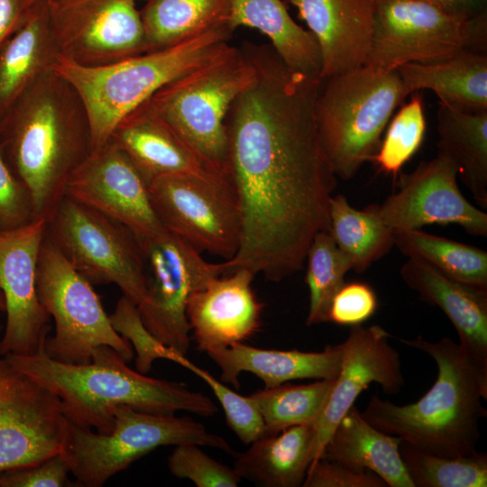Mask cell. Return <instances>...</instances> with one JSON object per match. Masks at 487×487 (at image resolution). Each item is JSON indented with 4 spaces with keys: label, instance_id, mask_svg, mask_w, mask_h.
I'll list each match as a JSON object with an SVG mask.
<instances>
[{
    "label": "cell",
    "instance_id": "obj_17",
    "mask_svg": "<svg viewBox=\"0 0 487 487\" xmlns=\"http://www.w3.org/2000/svg\"><path fill=\"white\" fill-rule=\"evenodd\" d=\"M400 174L399 190L373 204L381 220L394 233L424 225L455 224L474 236H487V214L472 205L457 184V168L445 153Z\"/></svg>",
    "mask_w": 487,
    "mask_h": 487
},
{
    "label": "cell",
    "instance_id": "obj_33",
    "mask_svg": "<svg viewBox=\"0 0 487 487\" xmlns=\"http://www.w3.org/2000/svg\"><path fill=\"white\" fill-rule=\"evenodd\" d=\"M394 245L409 258L422 261L458 281L487 288V253L420 229L394 234Z\"/></svg>",
    "mask_w": 487,
    "mask_h": 487
},
{
    "label": "cell",
    "instance_id": "obj_19",
    "mask_svg": "<svg viewBox=\"0 0 487 487\" xmlns=\"http://www.w3.org/2000/svg\"><path fill=\"white\" fill-rule=\"evenodd\" d=\"M390 337L379 325H360L351 326L347 338L340 344V369L324 408L314 422L311 464L321 458L334 428L362 391L372 383H378L387 394H396L403 388L400 354L390 344Z\"/></svg>",
    "mask_w": 487,
    "mask_h": 487
},
{
    "label": "cell",
    "instance_id": "obj_28",
    "mask_svg": "<svg viewBox=\"0 0 487 487\" xmlns=\"http://www.w3.org/2000/svg\"><path fill=\"white\" fill-rule=\"evenodd\" d=\"M397 71L408 95L429 89L452 107L487 111V55L483 52L464 51L437 62L407 63Z\"/></svg>",
    "mask_w": 487,
    "mask_h": 487
},
{
    "label": "cell",
    "instance_id": "obj_7",
    "mask_svg": "<svg viewBox=\"0 0 487 487\" xmlns=\"http://www.w3.org/2000/svg\"><path fill=\"white\" fill-rule=\"evenodd\" d=\"M253 78L250 60L240 47L229 45L161 87L148 102L202 161L226 176L225 118L231 105Z\"/></svg>",
    "mask_w": 487,
    "mask_h": 487
},
{
    "label": "cell",
    "instance_id": "obj_34",
    "mask_svg": "<svg viewBox=\"0 0 487 487\" xmlns=\"http://www.w3.org/2000/svg\"><path fill=\"white\" fill-rule=\"evenodd\" d=\"M335 378L317 380L308 384L289 381L271 388L264 387L249 395L261 415L263 435H275L290 427L314 423Z\"/></svg>",
    "mask_w": 487,
    "mask_h": 487
},
{
    "label": "cell",
    "instance_id": "obj_9",
    "mask_svg": "<svg viewBox=\"0 0 487 487\" xmlns=\"http://www.w3.org/2000/svg\"><path fill=\"white\" fill-rule=\"evenodd\" d=\"M40 300L54 319L55 333L45 353L67 363H87L102 345L115 349L127 363L134 357L130 343L113 327L92 283L66 259L47 233L37 263Z\"/></svg>",
    "mask_w": 487,
    "mask_h": 487
},
{
    "label": "cell",
    "instance_id": "obj_3",
    "mask_svg": "<svg viewBox=\"0 0 487 487\" xmlns=\"http://www.w3.org/2000/svg\"><path fill=\"white\" fill-rule=\"evenodd\" d=\"M4 358L14 369L58 396L70 422L97 432L112 429V411L118 405L160 415H175L182 410L211 417L217 411L207 395L183 383L133 370L106 345L97 347L87 363L59 362L44 350L32 355L6 354Z\"/></svg>",
    "mask_w": 487,
    "mask_h": 487
},
{
    "label": "cell",
    "instance_id": "obj_49",
    "mask_svg": "<svg viewBox=\"0 0 487 487\" xmlns=\"http://www.w3.org/2000/svg\"><path fill=\"white\" fill-rule=\"evenodd\" d=\"M1 330H2V326L0 325V333H1Z\"/></svg>",
    "mask_w": 487,
    "mask_h": 487
},
{
    "label": "cell",
    "instance_id": "obj_14",
    "mask_svg": "<svg viewBox=\"0 0 487 487\" xmlns=\"http://www.w3.org/2000/svg\"><path fill=\"white\" fill-rule=\"evenodd\" d=\"M60 56L99 67L147 51L136 0H52L46 3Z\"/></svg>",
    "mask_w": 487,
    "mask_h": 487
},
{
    "label": "cell",
    "instance_id": "obj_37",
    "mask_svg": "<svg viewBox=\"0 0 487 487\" xmlns=\"http://www.w3.org/2000/svg\"><path fill=\"white\" fill-rule=\"evenodd\" d=\"M426 129L423 99L417 92L391 121L380 148L371 161L382 172L396 177L420 147Z\"/></svg>",
    "mask_w": 487,
    "mask_h": 487
},
{
    "label": "cell",
    "instance_id": "obj_8",
    "mask_svg": "<svg viewBox=\"0 0 487 487\" xmlns=\"http://www.w3.org/2000/svg\"><path fill=\"white\" fill-rule=\"evenodd\" d=\"M107 433L79 427L68 419L60 455L77 482L101 487L117 473L152 451L166 446L195 444L234 455L221 436L190 418L160 415L118 405Z\"/></svg>",
    "mask_w": 487,
    "mask_h": 487
},
{
    "label": "cell",
    "instance_id": "obj_44",
    "mask_svg": "<svg viewBox=\"0 0 487 487\" xmlns=\"http://www.w3.org/2000/svg\"><path fill=\"white\" fill-rule=\"evenodd\" d=\"M69 468L60 454L37 464L0 473V487H60Z\"/></svg>",
    "mask_w": 487,
    "mask_h": 487
},
{
    "label": "cell",
    "instance_id": "obj_6",
    "mask_svg": "<svg viewBox=\"0 0 487 487\" xmlns=\"http://www.w3.org/2000/svg\"><path fill=\"white\" fill-rule=\"evenodd\" d=\"M408 96L397 70L364 65L322 80L317 132L336 177L350 179L372 161L392 113Z\"/></svg>",
    "mask_w": 487,
    "mask_h": 487
},
{
    "label": "cell",
    "instance_id": "obj_4",
    "mask_svg": "<svg viewBox=\"0 0 487 487\" xmlns=\"http://www.w3.org/2000/svg\"><path fill=\"white\" fill-rule=\"evenodd\" d=\"M400 341L436 362V380L418 401L406 405L373 394L363 417L377 429L428 454L456 457L477 452L480 422L487 414L482 404L487 400V382L449 337Z\"/></svg>",
    "mask_w": 487,
    "mask_h": 487
},
{
    "label": "cell",
    "instance_id": "obj_30",
    "mask_svg": "<svg viewBox=\"0 0 487 487\" xmlns=\"http://www.w3.org/2000/svg\"><path fill=\"white\" fill-rule=\"evenodd\" d=\"M438 152L455 164L477 204L487 207V111L467 112L439 102Z\"/></svg>",
    "mask_w": 487,
    "mask_h": 487
},
{
    "label": "cell",
    "instance_id": "obj_11",
    "mask_svg": "<svg viewBox=\"0 0 487 487\" xmlns=\"http://www.w3.org/2000/svg\"><path fill=\"white\" fill-rule=\"evenodd\" d=\"M47 234L91 283H114L137 308L144 303L143 254L126 226L65 196L48 221Z\"/></svg>",
    "mask_w": 487,
    "mask_h": 487
},
{
    "label": "cell",
    "instance_id": "obj_23",
    "mask_svg": "<svg viewBox=\"0 0 487 487\" xmlns=\"http://www.w3.org/2000/svg\"><path fill=\"white\" fill-rule=\"evenodd\" d=\"M108 140L128 156L147 184L165 175H223L202 161L148 100L123 117Z\"/></svg>",
    "mask_w": 487,
    "mask_h": 487
},
{
    "label": "cell",
    "instance_id": "obj_16",
    "mask_svg": "<svg viewBox=\"0 0 487 487\" xmlns=\"http://www.w3.org/2000/svg\"><path fill=\"white\" fill-rule=\"evenodd\" d=\"M48 221L37 218L0 230V289L6 322L0 354L32 355L44 350L51 317L37 290V263Z\"/></svg>",
    "mask_w": 487,
    "mask_h": 487
},
{
    "label": "cell",
    "instance_id": "obj_48",
    "mask_svg": "<svg viewBox=\"0 0 487 487\" xmlns=\"http://www.w3.org/2000/svg\"><path fill=\"white\" fill-rule=\"evenodd\" d=\"M31 5H35L37 4H40V3H48V2H51L52 0H27Z\"/></svg>",
    "mask_w": 487,
    "mask_h": 487
},
{
    "label": "cell",
    "instance_id": "obj_38",
    "mask_svg": "<svg viewBox=\"0 0 487 487\" xmlns=\"http://www.w3.org/2000/svg\"><path fill=\"white\" fill-rule=\"evenodd\" d=\"M171 362L188 369L206 382L222 406L228 427L242 443L250 445L264 434L261 415L249 396L231 390L209 372L193 363L185 354L176 352Z\"/></svg>",
    "mask_w": 487,
    "mask_h": 487
},
{
    "label": "cell",
    "instance_id": "obj_5",
    "mask_svg": "<svg viewBox=\"0 0 487 487\" xmlns=\"http://www.w3.org/2000/svg\"><path fill=\"white\" fill-rule=\"evenodd\" d=\"M233 32L222 24L177 44L99 67L80 66L59 56L53 69L83 100L94 150L108 141L123 117L161 87L225 51Z\"/></svg>",
    "mask_w": 487,
    "mask_h": 487
},
{
    "label": "cell",
    "instance_id": "obj_21",
    "mask_svg": "<svg viewBox=\"0 0 487 487\" xmlns=\"http://www.w3.org/2000/svg\"><path fill=\"white\" fill-rule=\"evenodd\" d=\"M315 36L321 79L365 65L372 45L375 0H288Z\"/></svg>",
    "mask_w": 487,
    "mask_h": 487
},
{
    "label": "cell",
    "instance_id": "obj_42",
    "mask_svg": "<svg viewBox=\"0 0 487 487\" xmlns=\"http://www.w3.org/2000/svg\"><path fill=\"white\" fill-rule=\"evenodd\" d=\"M32 220L31 196L0 152V230L17 228Z\"/></svg>",
    "mask_w": 487,
    "mask_h": 487
},
{
    "label": "cell",
    "instance_id": "obj_24",
    "mask_svg": "<svg viewBox=\"0 0 487 487\" xmlns=\"http://www.w3.org/2000/svg\"><path fill=\"white\" fill-rule=\"evenodd\" d=\"M221 372V381L239 389V376L251 372L265 388L294 380L333 379L341 363V345H327L321 352L262 349L236 343L228 347L206 352Z\"/></svg>",
    "mask_w": 487,
    "mask_h": 487
},
{
    "label": "cell",
    "instance_id": "obj_25",
    "mask_svg": "<svg viewBox=\"0 0 487 487\" xmlns=\"http://www.w3.org/2000/svg\"><path fill=\"white\" fill-rule=\"evenodd\" d=\"M401 439L371 425L354 405L334 428L321 458L375 473L390 487H414L400 453Z\"/></svg>",
    "mask_w": 487,
    "mask_h": 487
},
{
    "label": "cell",
    "instance_id": "obj_26",
    "mask_svg": "<svg viewBox=\"0 0 487 487\" xmlns=\"http://www.w3.org/2000/svg\"><path fill=\"white\" fill-rule=\"evenodd\" d=\"M59 56L46 3L37 4L0 48V121Z\"/></svg>",
    "mask_w": 487,
    "mask_h": 487
},
{
    "label": "cell",
    "instance_id": "obj_31",
    "mask_svg": "<svg viewBox=\"0 0 487 487\" xmlns=\"http://www.w3.org/2000/svg\"><path fill=\"white\" fill-rule=\"evenodd\" d=\"M229 6L230 0H147L140 10L146 52L227 24Z\"/></svg>",
    "mask_w": 487,
    "mask_h": 487
},
{
    "label": "cell",
    "instance_id": "obj_50",
    "mask_svg": "<svg viewBox=\"0 0 487 487\" xmlns=\"http://www.w3.org/2000/svg\"><path fill=\"white\" fill-rule=\"evenodd\" d=\"M284 2H287L288 0H283Z\"/></svg>",
    "mask_w": 487,
    "mask_h": 487
},
{
    "label": "cell",
    "instance_id": "obj_40",
    "mask_svg": "<svg viewBox=\"0 0 487 487\" xmlns=\"http://www.w3.org/2000/svg\"><path fill=\"white\" fill-rule=\"evenodd\" d=\"M201 446H175L168 457L171 474L191 481L197 487H236L242 479L229 467L207 455Z\"/></svg>",
    "mask_w": 487,
    "mask_h": 487
},
{
    "label": "cell",
    "instance_id": "obj_45",
    "mask_svg": "<svg viewBox=\"0 0 487 487\" xmlns=\"http://www.w3.org/2000/svg\"><path fill=\"white\" fill-rule=\"evenodd\" d=\"M33 6L27 0H0V48L22 25Z\"/></svg>",
    "mask_w": 487,
    "mask_h": 487
},
{
    "label": "cell",
    "instance_id": "obj_12",
    "mask_svg": "<svg viewBox=\"0 0 487 487\" xmlns=\"http://www.w3.org/2000/svg\"><path fill=\"white\" fill-rule=\"evenodd\" d=\"M137 239L147 278L146 299L137 308L141 318L162 344L186 355L190 346L188 300L210 280L226 273L225 261L207 262L200 252L166 229Z\"/></svg>",
    "mask_w": 487,
    "mask_h": 487
},
{
    "label": "cell",
    "instance_id": "obj_20",
    "mask_svg": "<svg viewBox=\"0 0 487 487\" xmlns=\"http://www.w3.org/2000/svg\"><path fill=\"white\" fill-rule=\"evenodd\" d=\"M254 274L240 268L195 291L186 314L198 349L207 352L244 343L262 325L263 304L252 282Z\"/></svg>",
    "mask_w": 487,
    "mask_h": 487
},
{
    "label": "cell",
    "instance_id": "obj_41",
    "mask_svg": "<svg viewBox=\"0 0 487 487\" xmlns=\"http://www.w3.org/2000/svg\"><path fill=\"white\" fill-rule=\"evenodd\" d=\"M378 299L373 289L362 281L345 282L334 296L327 322L339 326H360L376 311Z\"/></svg>",
    "mask_w": 487,
    "mask_h": 487
},
{
    "label": "cell",
    "instance_id": "obj_47",
    "mask_svg": "<svg viewBox=\"0 0 487 487\" xmlns=\"http://www.w3.org/2000/svg\"><path fill=\"white\" fill-rule=\"evenodd\" d=\"M5 299L4 295L2 293V290L0 289V312H5Z\"/></svg>",
    "mask_w": 487,
    "mask_h": 487
},
{
    "label": "cell",
    "instance_id": "obj_32",
    "mask_svg": "<svg viewBox=\"0 0 487 487\" xmlns=\"http://www.w3.org/2000/svg\"><path fill=\"white\" fill-rule=\"evenodd\" d=\"M329 221L330 234L357 273L365 271L394 245L395 233L381 220L373 204L358 210L344 195L331 197Z\"/></svg>",
    "mask_w": 487,
    "mask_h": 487
},
{
    "label": "cell",
    "instance_id": "obj_22",
    "mask_svg": "<svg viewBox=\"0 0 487 487\" xmlns=\"http://www.w3.org/2000/svg\"><path fill=\"white\" fill-rule=\"evenodd\" d=\"M400 274L421 300L442 309L458 334L460 348L487 382V288L458 281L412 258Z\"/></svg>",
    "mask_w": 487,
    "mask_h": 487
},
{
    "label": "cell",
    "instance_id": "obj_39",
    "mask_svg": "<svg viewBox=\"0 0 487 487\" xmlns=\"http://www.w3.org/2000/svg\"><path fill=\"white\" fill-rule=\"evenodd\" d=\"M109 318L115 330L132 345L138 372H149L157 359L171 360L176 350L162 344L147 329L137 306L128 298L123 295L119 299Z\"/></svg>",
    "mask_w": 487,
    "mask_h": 487
},
{
    "label": "cell",
    "instance_id": "obj_35",
    "mask_svg": "<svg viewBox=\"0 0 487 487\" xmlns=\"http://www.w3.org/2000/svg\"><path fill=\"white\" fill-rule=\"evenodd\" d=\"M400 453L414 487H486L487 455L447 457L402 442Z\"/></svg>",
    "mask_w": 487,
    "mask_h": 487
},
{
    "label": "cell",
    "instance_id": "obj_43",
    "mask_svg": "<svg viewBox=\"0 0 487 487\" xmlns=\"http://www.w3.org/2000/svg\"><path fill=\"white\" fill-rule=\"evenodd\" d=\"M303 487H386L382 479L372 472L356 471L320 458L309 465Z\"/></svg>",
    "mask_w": 487,
    "mask_h": 487
},
{
    "label": "cell",
    "instance_id": "obj_2",
    "mask_svg": "<svg viewBox=\"0 0 487 487\" xmlns=\"http://www.w3.org/2000/svg\"><path fill=\"white\" fill-rule=\"evenodd\" d=\"M92 151L86 106L76 88L53 69L0 121V152L27 188L34 219H51L71 175Z\"/></svg>",
    "mask_w": 487,
    "mask_h": 487
},
{
    "label": "cell",
    "instance_id": "obj_29",
    "mask_svg": "<svg viewBox=\"0 0 487 487\" xmlns=\"http://www.w3.org/2000/svg\"><path fill=\"white\" fill-rule=\"evenodd\" d=\"M227 24L233 32L239 26L257 29L288 67L320 78L317 41L291 18L283 0H230Z\"/></svg>",
    "mask_w": 487,
    "mask_h": 487
},
{
    "label": "cell",
    "instance_id": "obj_27",
    "mask_svg": "<svg viewBox=\"0 0 487 487\" xmlns=\"http://www.w3.org/2000/svg\"><path fill=\"white\" fill-rule=\"evenodd\" d=\"M314 423L263 435L234 455V470L243 480L264 487H299L313 460Z\"/></svg>",
    "mask_w": 487,
    "mask_h": 487
},
{
    "label": "cell",
    "instance_id": "obj_13",
    "mask_svg": "<svg viewBox=\"0 0 487 487\" xmlns=\"http://www.w3.org/2000/svg\"><path fill=\"white\" fill-rule=\"evenodd\" d=\"M152 205L162 226L198 252L225 260L236 253L241 214L226 176L173 174L148 182Z\"/></svg>",
    "mask_w": 487,
    "mask_h": 487
},
{
    "label": "cell",
    "instance_id": "obj_1",
    "mask_svg": "<svg viewBox=\"0 0 487 487\" xmlns=\"http://www.w3.org/2000/svg\"><path fill=\"white\" fill-rule=\"evenodd\" d=\"M240 48L253 78L225 118L226 176L241 214L226 273L244 268L280 281L301 269L314 236L329 232L336 176L317 132L322 79L288 67L271 44Z\"/></svg>",
    "mask_w": 487,
    "mask_h": 487
},
{
    "label": "cell",
    "instance_id": "obj_18",
    "mask_svg": "<svg viewBox=\"0 0 487 487\" xmlns=\"http://www.w3.org/2000/svg\"><path fill=\"white\" fill-rule=\"evenodd\" d=\"M65 196L119 222L137 238L165 229L152 205L146 180L109 140L74 171Z\"/></svg>",
    "mask_w": 487,
    "mask_h": 487
},
{
    "label": "cell",
    "instance_id": "obj_36",
    "mask_svg": "<svg viewBox=\"0 0 487 487\" xmlns=\"http://www.w3.org/2000/svg\"><path fill=\"white\" fill-rule=\"evenodd\" d=\"M306 258L305 280L309 291L306 324L313 326L327 322L331 301L345 284V276L352 270V264L327 231H320L314 236Z\"/></svg>",
    "mask_w": 487,
    "mask_h": 487
},
{
    "label": "cell",
    "instance_id": "obj_15",
    "mask_svg": "<svg viewBox=\"0 0 487 487\" xmlns=\"http://www.w3.org/2000/svg\"><path fill=\"white\" fill-rule=\"evenodd\" d=\"M67 426L58 396L0 359V473L60 454Z\"/></svg>",
    "mask_w": 487,
    "mask_h": 487
},
{
    "label": "cell",
    "instance_id": "obj_46",
    "mask_svg": "<svg viewBox=\"0 0 487 487\" xmlns=\"http://www.w3.org/2000/svg\"><path fill=\"white\" fill-rule=\"evenodd\" d=\"M450 14L472 18L485 12L486 0H420Z\"/></svg>",
    "mask_w": 487,
    "mask_h": 487
},
{
    "label": "cell",
    "instance_id": "obj_10",
    "mask_svg": "<svg viewBox=\"0 0 487 487\" xmlns=\"http://www.w3.org/2000/svg\"><path fill=\"white\" fill-rule=\"evenodd\" d=\"M486 43V12L463 18L420 0H375L365 66L388 72L407 63L437 62L464 51L483 52Z\"/></svg>",
    "mask_w": 487,
    "mask_h": 487
}]
</instances>
